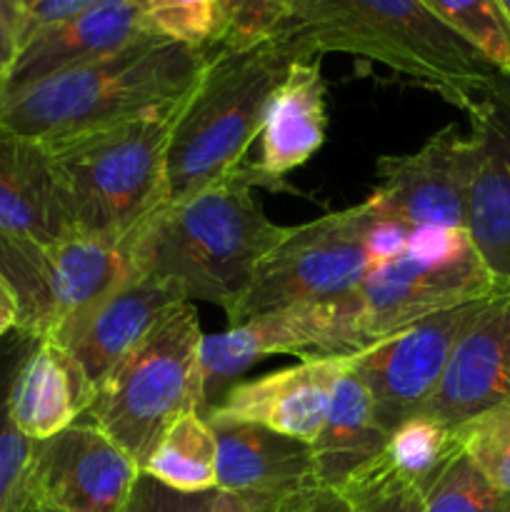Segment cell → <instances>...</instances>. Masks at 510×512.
Here are the masks:
<instances>
[{"label": "cell", "instance_id": "2e32d148", "mask_svg": "<svg viewBox=\"0 0 510 512\" xmlns=\"http://www.w3.org/2000/svg\"><path fill=\"white\" fill-rule=\"evenodd\" d=\"M73 235L45 145L0 125V275L13 280L25 255Z\"/></svg>", "mask_w": 510, "mask_h": 512}, {"label": "cell", "instance_id": "83f0119b", "mask_svg": "<svg viewBox=\"0 0 510 512\" xmlns=\"http://www.w3.org/2000/svg\"><path fill=\"white\" fill-rule=\"evenodd\" d=\"M450 30L510 73V15L503 0H423Z\"/></svg>", "mask_w": 510, "mask_h": 512}, {"label": "cell", "instance_id": "7402d4cb", "mask_svg": "<svg viewBox=\"0 0 510 512\" xmlns=\"http://www.w3.org/2000/svg\"><path fill=\"white\" fill-rule=\"evenodd\" d=\"M388 438L390 433L375 418L370 393L353 373V363H350L335 388L328 418L318 438L310 443L315 483L323 488L345 490L358 475H363L383 458Z\"/></svg>", "mask_w": 510, "mask_h": 512}, {"label": "cell", "instance_id": "277c9868", "mask_svg": "<svg viewBox=\"0 0 510 512\" xmlns=\"http://www.w3.org/2000/svg\"><path fill=\"white\" fill-rule=\"evenodd\" d=\"M300 58L305 55L278 30L260 43L210 50L198 83L170 120V203L190 198L245 163L275 88Z\"/></svg>", "mask_w": 510, "mask_h": 512}, {"label": "cell", "instance_id": "f35d334b", "mask_svg": "<svg viewBox=\"0 0 510 512\" xmlns=\"http://www.w3.org/2000/svg\"><path fill=\"white\" fill-rule=\"evenodd\" d=\"M505 3V10H508V15H510V0H503Z\"/></svg>", "mask_w": 510, "mask_h": 512}, {"label": "cell", "instance_id": "ab89813d", "mask_svg": "<svg viewBox=\"0 0 510 512\" xmlns=\"http://www.w3.org/2000/svg\"><path fill=\"white\" fill-rule=\"evenodd\" d=\"M35 3V0H25V5H28V8H30V5H33Z\"/></svg>", "mask_w": 510, "mask_h": 512}, {"label": "cell", "instance_id": "4fadbf2b", "mask_svg": "<svg viewBox=\"0 0 510 512\" xmlns=\"http://www.w3.org/2000/svg\"><path fill=\"white\" fill-rule=\"evenodd\" d=\"M470 160L465 233L498 288H510V73L488 80L468 110Z\"/></svg>", "mask_w": 510, "mask_h": 512}, {"label": "cell", "instance_id": "7c38bea8", "mask_svg": "<svg viewBox=\"0 0 510 512\" xmlns=\"http://www.w3.org/2000/svg\"><path fill=\"white\" fill-rule=\"evenodd\" d=\"M473 138L458 125H445L418 150L383 155L368 203L380 218L415 228L465 230Z\"/></svg>", "mask_w": 510, "mask_h": 512}, {"label": "cell", "instance_id": "f1b7e54d", "mask_svg": "<svg viewBox=\"0 0 510 512\" xmlns=\"http://www.w3.org/2000/svg\"><path fill=\"white\" fill-rule=\"evenodd\" d=\"M460 453L510 503V400L453 430Z\"/></svg>", "mask_w": 510, "mask_h": 512}, {"label": "cell", "instance_id": "ffe728a7", "mask_svg": "<svg viewBox=\"0 0 510 512\" xmlns=\"http://www.w3.org/2000/svg\"><path fill=\"white\" fill-rule=\"evenodd\" d=\"M208 423L218 440V490L290 495L318 485L310 443L253 423Z\"/></svg>", "mask_w": 510, "mask_h": 512}, {"label": "cell", "instance_id": "e575fe53", "mask_svg": "<svg viewBox=\"0 0 510 512\" xmlns=\"http://www.w3.org/2000/svg\"><path fill=\"white\" fill-rule=\"evenodd\" d=\"M278 512H353V505L340 490L308 485V488L285 495Z\"/></svg>", "mask_w": 510, "mask_h": 512}, {"label": "cell", "instance_id": "44dd1931", "mask_svg": "<svg viewBox=\"0 0 510 512\" xmlns=\"http://www.w3.org/2000/svg\"><path fill=\"white\" fill-rule=\"evenodd\" d=\"M328 108L320 58H300L275 88L260 130L258 168L275 180L308 163L325 143Z\"/></svg>", "mask_w": 510, "mask_h": 512}, {"label": "cell", "instance_id": "6da1fadb", "mask_svg": "<svg viewBox=\"0 0 510 512\" xmlns=\"http://www.w3.org/2000/svg\"><path fill=\"white\" fill-rule=\"evenodd\" d=\"M258 188L285 183L265 175L258 163H243L158 210L140 230V273L168 280L188 303L203 300L228 313L288 230L268 220Z\"/></svg>", "mask_w": 510, "mask_h": 512}, {"label": "cell", "instance_id": "ac0fdd59", "mask_svg": "<svg viewBox=\"0 0 510 512\" xmlns=\"http://www.w3.org/2000/svg\"><path fill=\"white\" fill-rule=\"evenodd\" d=\"M350 363L353 353L305 358L293 368L235 383L213 408H208L205 418L263 425L288 438L313 443Z\"/></svg>", "mask_w": 510, "mask_h": 512}, {"label": "cell", "instance_id": "cb8c5ba5", "mask_svg": "<svg viewBox=\"0 0 510 512\" xmlns=\"http://www.w3.org/2000/svg\"><path fill=\"white\" fill-rule=\"evenodd\" d=\"M35 340L23 328L0 338V512H43L33 490L35 443L15 428L10 413L15 375Z\"/></svg>", "mask_w": 510, "mask_h": 512}, {"label": "cell", "instance_id": "3957f363", "mask_svg": "<svg viewBox=\"0 0 510 512\" xmlns=\"http://www.w3.org/2000/svg\"><path fill=\"white\" fill-rule=\"evenodd\" d=\"M210 50L143 38L118 53L0 93V125L45 145L103 125L173 115L198 83Z\"/></svg>", "mask_w": 510, "mask_h": 512}, {"label": "cell", "instance_id": "f546056e", "mask_svg": "<svg viewBox=\"0 0 510 512\" xmlns=\"http://www.w3.org/2000/svg\"><path fill=\"white\" fill-rule=\"evenodd\" d=\"M423 512H510V503L458 450L433 488L423 495Z\"/></svg>", "mask_w": 510, "mask_h": 512}, {"label": "cell", "instance_id": "d590c367", "mask_svg": "<svg viewBox=\"0 0 510 512\" xmlns=\"http://www.w3.org/2000/svg\"><path fill=\"white\" fill-rule=\"evenodd\" d=\"M100 0H35L28 8V20H25V40L33 38L40 30L58 25L83 10L93 8ZM25 45V43H23Z\"/></svg>", "mask_w": 510, "mask_h": 512}, {"label": "cell", "instance_id": "7a4b0ae2", "mask_svg": "<svg viewBox=\"0 0 510 512\" xmlns=\"http://www.w3.org/2000/svg\"><path fill=\"white\" fill-rule=\"evenodd\" d=\"M278 33L305 58L368 60L463 113L500 73L423 0H298Z\"/></svg>", "mask_w": 510, "mask_h": 512}, {"label": "cell", "instance_id": "5bb4252c", "mask_svg": "<svg viewBox=\"0 0 510 512\" xmlns=\"http://www.w3.org/2000/svg\"><path fill=\"white\" fill-rule=\"evenodd\" d=\"M138 475V465L88 420L35 443L33 490L43 512H120Z\"/></svg>", "mask_w": 510, "mask_h": 512}, {"label": "cell", "instance_id": "60d3db41", "mask_svg": "<svg viewBox=\"0 0 510 512\" xmlns=\"http://www.w3.org/2000/svg\"><path fill=\"white\" fill-rule=\"evenodd\" d=\"M45 512H48V510H45Z\"/></svg>", "mask_w": 510, "mask_h": 512}, {"label": "cell", "instance_id": "9c48e42d", "mask_svg": "<svg viewBox=\"0 0 510 512\" xmlns=\"http://www.w3.org/2000/svg\"><path fill=\"white\" fill-rule=\"evenodd\" d=\"M360 350H365V340L355 293L323 303L285 305L230 325L223 333L203 335L200 375L205 413L235 385V378L268 355H300L305 360Z\"/></svg>", "mask_w": 510, "mask_h": 512}, {"label": "cell", "instance_id": "52a82bcc", "mask_svg": "<svg viewBox=\"0 0 510 512\" xmlns=\"http://www.w3.org/2000/svg\"><path fill=\"white\" fill-rule=\"evenodd\" d=\"M500 290L463 228L410 230L403 253L370 265L355 290L365 348L428 315Z\"/></svg>", "mask_w": 510, "mask_h": 512}, {"label": "cell", "instance_id": "d6986e66", "mask_svg": "<svg viewBox=\"0 0 510 512\" xmlns=\"http://www.w3.org/2000/svg\"><path fill=\"white\" fill-rule=\"evenodd\" d=\"M143 38H150V35L140 25L133 0H100L93 8L58 25H50L25 40L0 93L23 88L75 65L105 58Z\"/></svg>", "mask_w": 510, "mask_h": 512}, {"label": "cell", "instance_id": "4316f807", "mask_svg": "<svg viewBox=\"0 0 510 512\" xmlns=\"http://www.w3.org/2000/svg\"><path fill=\"white\" fill-rule=\"evenodd\" d=\"M140 25L150 38L173 40L190 48L220 45L223 20L215 0H133Z\"/></svg>", "mask_w": 510, "mask_h": 512}, {"label": "cell", "instance_id": "9a60e30c", "mask_svg": "<svg viewBox=\"0 0 510 512\" xmlns=\"http://www.w3.org/2000/svg\"><path fill=\"white\" fill-rule=\"evenodd\" d=\"M180 303L188 300L168 280L138 275L53 340L73 365L88 405L103 380L148 338L160 318Z\"/></svg>", "mask_w": 510, "mask_h": 512}, {"label": "cell", "instance_id": "d6a6232c", "mask_svg": "<svg viewBox=\"0 0 510 512\" xmlns=\"http://www.w3.org/2000/svg\"><path fill=\"white\" fill-rule=\"evenodd\" d=\"M215 490L210 493H178L140 473L120 512H210Z\"/></svg>", "mask_w": 510, "mask_h": 512}, {"label": "cell", "instance_id": "d4e9b609", "mask_svg": "<svg viewBox=\"0 0 510 512\" xmlns=\"http://www.w3.org/2000/svg\"><path fill=\"white\" fill-rule=\"evenodd\" d=\"M140 473L178 493L218 490V440L203 413H185L168 425Z\"/></svg>", "mask_w": 510, "mask_h": 512}, {"label": "cell", "instance_id": "30bf717a", "mask_svg": "<svg viewBox=\"0 0 510 512\" xmlns=\"http://www.w3.org/2000/svg\"><path fill=\"white\" fill-rule=\"evenodd\" d=\"M140 230L143 225L125 238L73 233L40 250L18 295V328L55 340L100 300L143 275L138 258Z\"/></svg>", "mask_w": 510, "mask_h": 512}, {"label": "cell", "instance_id": "8fae6325", "mask_svg": "<svg viewBox=\"0 0 510 512\" xmlns=\"http://www.w3.org/2000/svg\"><path fill=\"white\" fill-rule=\"evenodd\" d=\"M488 298L440 310L353 353V373L370 393L375 418L388 433L423 413L455 343Z\"/></svg>", "mask_w": 510, "mask_h": 512}, {"label": "cell", "instance_id": "ba28073f", "mask_svg": "<svg viewBox=\"0 0 510 512\" xmlns=\"http://www.w3.org/2000/svg\"><path fill=\"white\" fill-rule=\"evenodd\" d=\"M378 218L365 200L285 230L283 240L258 265L248 290L225 313L230 325L285 305L353 295L373 265L370 233Z\"/></svg>", "mask_w": 510, "mask_h": 512}, {"label": "cell", "instance_id": "8d00e7d4", "mask_svg": "<svg viewBox=\"0 0 510 512\" xmlns=\"http://www.w3.org/2000/svg\"><path fill=\"white\" fill-rule=\"evenodd\" d=\"M283 498L285 495L225 493V490H215L210 512H278V505Z\"/></svg>", "mask_w": 510, "mask_h": 512}, {"label": "cell", "instance_id": "74e56055", "mask_svg": "<svg viewBox=\"0 0 510 512\" xmlns=\"http://www.w3.org/2000/svg\"><path fill=\"white\" fill-rule=\"evenodd\" d=\"M20 323V305L15 298L13 288H10L8 280L0 275V338L8 335L10 330L18 328Z\"/></svg>", "mask_w": 510, "mask_h": 512}, {"label": "cell", "instance_id": "5b68a950", "mask_svg": "<svg viewBox=\"0 0 510 512\" xmlns=\"http://www.w3.org/2000/svg\"><path fill=\"white\" fill-rule=\"evenodd\" d=\"M170 120L148 115L45 143L73 233L125 238L170 203Z\"/></svg>", "mask_w": 510, "mask_h": 512}, {"label": "cell", "instance_id": "8992f818", "mask_svg": "<svg viewBox=\"0 0 510 512\" xmlns=\"http://www.w3.org/2000/svg\"><path fill=\"white\" fill-rule=\"evenodd\" d=\"M203 335L193 303L175 305L103 380L85 410L83 418L138 468L180 415H205Z\"/></svg>", "mask_w": 510, "mask_h": 512}, {"label": "cell", "instance_id": "836d02e7", "mask_svg": "<svg viewBox=\"0 0 510 512\" xmlns=\"http://www.w3.org/2000/svg\"><path fill=\"white\" fill-rule=\"evenodd\" d=\"M25 20H28L25 0H0V88L23 50Z\"/></svg>", "mask_w": 510, "mask_h": 512}, {"label": "cell", "instance_id": "1f68e13d", "mask_svg": "<svg viewBox=\"0 0 510 512\" xmlns=\"http://www.w3.org/2000/svg\"><path fill=\"white\" fill-rule=\"evenodd\" d=\"M340 493L350 500L353 512H423V495L390 473L383 458Z\"/></svg>", "mask_w": 510, "mask_h": 512}, {"label": "cell", "instance_id": "484cf974", "mask_svg": "<svg viewBox=\"0 0 510 512\" xmlns=\"http://www.w3.org/2000/svg\"><path fill=\"white\" fill-rule=\"evenodd\" d=\"M453 430L425 415H413L390 430L383 465L400 480L413 485L420 495L428 493L458 455Z\"/></svg>", "mask_w": 510, "mask_h": 512}, {"label": "cell", "instance_id": "e0dca14e", "mask_svg": "<svg viewBox=\"0 0 510 512\" xmlns=\"http://www.w3.org/2000/svg\"><path fill=\"white\" fill-rule=\"evenodd\" d=\"M508 400L510 288H500L460 335L420 415L455 430Z\"/></svg>", "mask_w": 510, "mask_h": 512}, {"label": "cell", "instance_id": "4dcf8cb0", "mask_svg": "<svg viewBox=\"0 0 510 512\" xmlns=\"http://www.w3.org/2000/svg\"><path fill=\"white\" fill-rule=\"evenodd\" d=\"M223 20L220 45L243 48L270 38L288 20L298 0H215Z\"/></svg>", "mask_w": 510, "mask_h": 512}, {"label": "cell", "instance_id": "603a6c76", "mask_svg": "<svg viewBox=\"0 0 510 512\" xmlns=\"http://www.w3.org/2000/svg\"><path fill=\"white\" fill-rule=\"evenodd\" d=\"M85 410L88 400L63 350L53 340H35L10 393L15 428L33 443H43L78 423Z\"/></svg>", "mask_w": 510, "mask_h": 512}]
</instances>
